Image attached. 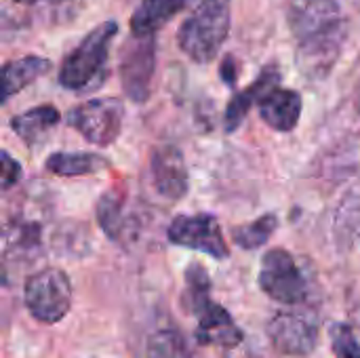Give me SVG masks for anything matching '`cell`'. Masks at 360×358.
I'll list each match as a JSON object with an SVG mask.
<instances>
[{
  "label": "cell",
  "mask_w": 360,
  "mask_h": 358,
  "mask_svg": "<svg viewBox=\"0 0 360 358\" xmlns=\"http://www.w3.org/2000/svg\"><path fill=\"white\" fill-rule=\"evenodd\" d=\"M287 21L297 44L300 72L310 78L327 76L348 38V19L338 0H291Z\"/></svg>",
  "instance_id": "cell-1"
},
{
  "label": "cell",
  "mask_w": 360,
  "mask_h": 358,
  "mask_svg": "<svg viewBox=\"0 0 360 358\" xmlns=\"http://www.w3.org/2000/svg\"><path fill=\"white\" fill-rule=\"evenodd\" d=\"M186 291L184 306L188 312L196 317V342L202 346H219V348H236L243 344L245 335L240 327L234 323L230 312L211 300V279L209 272L192 262L186 268Z\"/></svg>",
  "instance_id": "cell-2"
},
{
  "label": "cell",
  "mask_w": 360,
  "mask_h": 358,
  "mask_svg": "<svg viewBox=\"0 0 360 358\" xmlns=\"http://www.w3.org/2000/svg\"><path fill=\"white\" fill-rule=\"evenodd\" d=\"M232 27V0H200L177 30V44L196 63L213 61Z\"/></svg>",
  "instance_id": "cell-3"
},
{
  "label": "cell",
  "mask_w": 360,
  "mask_h": 358,
  "mask_svg": "<svg viewBox=\"0 0 360 358\" xmlns=\"http://www.w3.org/2000/svg\"><path fill=\"white\" fill-rule=\"evenodd\" d=\"M118 36V23L114 19H108L93 27L76 49H72L61 68H59V84L68 91H86L95 89L103 78L108 57H110V46L112 40Z\"/></svg>",
  "instance_id": "cell-4"
},
{
  "label": "cell",
  "mask_w": 360,
  "mask_h": 358,
  "mask_svg": "<svg viewBox=\"0 0 360 358\" xmlns=\"http://www.w3.org/2000/svg\"><path fill=\"white\" fill-rule=\"evenodd\" d=\"M23 302L38 323H59L72 308L70 276L61 268H44L32 274L23 287Z\"/></svg>",
  "instance_id": "cell-5"
},
{
  "label": "cell",
  "mask_w": 360,
  "mask_h": 358,
  "mask_svg": "<svg viewBox=\"0 0 360 358\" xmlns=\"http://www.w3.org/2000/svg\"><path fill=\"white\" fill-rule=\"evenodd\" d=\"M124 103L118 97H99L89 99L72 108L65 116V122L78 131L89 143L108 148L122 133Z\"/></svg>",
  "instance_id": "cell-6"
},
{
  "label": "cell",
  "mask_w": 360,
  "mask_h": 358,
  "mask_svg": "<svg viewBox=\"0 0 360 358\" xmlns=\"http://www.w3.org/2000/svg\"><path fill=\"white\" fill-rule=\"evenodd\" d=\"M259 289L274 302L297 306L308 298V281L295 257L285 249H270L262 257Z\"/></svg>",
  "instance_id": "cell-7"
},
{
  "label": "cell",
  "mask_w": 360,
  "mask_h": 358,
  "mask_svg": "<svg viewBox=\"0 0 360 358\" xmlns=\"http://www.w3.org/2000/svg\"><path fill=\"white\" fill-rule=\"evenodd\" d=\"M167 236L173 245L202 251L213 260H228L230 249L224 238L217 217L209 213L196 215H177L167 230Z\"/></svg>",
  "instance_id": "cell-8"
},
{
  "label": "cell",
  "mask_w": 360,
  "mask_h": 358,
  "mask_svg": "<svg viewBox=\"0 0 360 358\" xmlns=\"http://www.w3.org/2000/svg\"><path fill=\"white\" fill-rule=\"evenodd\" d=\"M120 82L124 95L135 103H146L152 91V78L156 70V38H137L122 49L120 59Z\"/></svg>",
  "instance_id": "cell-9"
},
{
  "label": "cell",
  "mask_w": 360,
  "mask_h": 358,
  "mask_svg": "<svg viewBox=\"0 0 360 358\" xmlns=\"http://www.w3.org/2000/svg\"><path fill=\"white\" fill-rule=\"evenodd\" d=\"M266 331L274 350L285 357H310L319 346V325L300 312H276Z\"/></svg>",
  "instance_id": "cell-10"
},
{
  "label": "cell",
  "mask_w": 360,
  "mask_h": 358,
  "mask_svg": "<svg viewBox=\"0 0 360 358\" xmlns=\"http://www.w3.org/2000/svg\"><path fill=\"white\" fill-rule=\"evenodd\" d=\"M150 173H152V184L162 198L175 203L188 194L190 177L179 148L169 143L154 148L150 154Z\"/></svg>",
  "instance_id": "cell-11"
},
{
  "label": "cell",
  "mask_w": 360,
  "mask_h": 358,
  "mask_svg": "<svg viewBox=\"0 0 360 358\" xmlns=\"http://www.w3.org/2000/svg\"><path fill=\"white\" fill-rule=\"evenodd\" d=\"M281 84V72H278V65H266L259 76L245 89V91H238L226 106V112H224V131L226 133H234L243 122L245 118L249 116L251 108L259 103V99L272 91L274 87Z\"/></svg>",
  "instance_id": "cell-12"
},
{
  "label": "cell",
  "mask_w": 360,
  "mask_h": 358,
  "mask_svg": "<svg viewBox=\"0 0 360 358\" xmlns=\"http://www.w3.org/2000/svg\"><path fill=\"white\" fill-rule=\"evenodd\" d=\"M302 108H304L302 95L293 89H281V87L268 91L257 103V112L262 120L270 129L281 133H289L300 124Z\"/></svg>",
  "instance_id": "cell-13"
},
{
  "label": "cell",
  "mask_w": 360,
  "mask_h": 358,
  "mask_svg": "<svg viewBox=\"0 0 360 358\" xmlns=\"http://www.w3.org/2000/svg\"><path fill=\"white\" fill-rule=\"evenodd\" d=\"M188 4L190 0H141L131 15V34L137 38L154 36Z\"/></svg>",
  "instance_id": "cell-14"
},
{
  "label": "cell",
  "mask_w": 360,
  "mask_h": 358,
  "mask_svg": "<svg viewBox=\"0 0 360 358\" xmlns=\"http://www.w3.org/2000/svg\"><path fill=\"white\" fill-rule=\"evenodd\" d=\"M59 122H61L59 110L51 103H42V106L30 108L21 114H15L8 124H11L13 133L25 146L32 148V146H38L40 141H44V135L49 131H53Z\"/></svg>",
  "instance_id": "cell-15"
},
{
  "label": "cell",
  "mask_w": 360,
  "mask_h": 358,
  "mask_svg": "<svg viewBox=\"0 0 360 358\" xmlns=\"http://www.w3.org/2000/svg\"><path fill=\"white\" fill-rule=\"evenodd\" d=\"M53 68L51 59L40 55H25L4 63L2 68V103H6L13 95L23 91L34 80L49 74Z\"/></svg>",
  "instance_id": "cell-16"
},
{
  "label": "cell",
  "mask_w": 360,
  "mask_h": 358,
  "mask_svg": "<svg viewBox=\"0 0 360 358\" xmlns=\"http://www.w3.org/2000/svg\"><path fill=\"white\" fill-rule=\"evenodd\" d=\"M42 247V228L34 219H13L4 228V255L32 260Z\"/></svg>",
  "instance_id": "cell-17"
},
{
  "label": "cell",
  "mask_w": 360,
  "mask_h": 358,
  "mask_svg": "<svg viewBox=\"0 0 360 358\" xmlns=\"http://www.w3.org/2000/svg\"><path fill=\"white\" fill-rule=\"evenodd\" d=\"M110 167V160L95 152H55L44 160V169L61 177L93 175Z\"/></svg>",
  "instance_id": "cell-18"
},
{
  "label": "cell",
  "mask_w": 360,
  "mask_h": 358,
  "mask_svg": "<svg viewBox=\"0 0 360 358\" xmlns=\"http://www.w3.org/2000/svg\"><path fill=\"white\" fill-rule=\"evenodd\" d=\"M97 222L101 230L112 238V241H124V236L131 232V222L129 215L124 213V198L118 192H105L97 200Z\"/></svg>",
  "instance_id": "cell-19"
},
{
  "label": "cell",
  "mask_w": 360,
  "mask_h": 358,
  "mask_svg": "<svg viewBox=\"0 0 360 358\" xmlns=\"http://www.w3.org/2000/svg\"><path fill=\"white\" fill-rule=\"evenodd\" d=\"M276 228H278V217L274 213H266V215L257 217L251 224L236 226L232 230V238L240 249L255 251V249L264 247L270 241V236L276 232Z\"/></svg>",
  "instance_id": "cell-20"
},
{
  "label": "cell",
  "mask_w": 360,
  "mask_h": 358,
  "mask_svg": "<svg viewBox=\"0 0 360 358\" xmlns=\"http://www.w3.org/2000/svg\"><path fill=\"white\" fill-rule=\"evenodd\" d=\"M146 358H194L177 329H160L148 338Z\"/></svg>",
  "instance_id": "cell-21"
},
{
  "label": "cell",
  "mask_w": 360,
  "mask_h": 358,
  "mask_svg": "<svg viewBox=\"0 0 360 358\" xmlns=\"http://www.w3.org/2000/svg\"><path fill=\"white\" fill-rule=\"evenodd\" d=\"M331 348L338 358H360V342L350 325L338 323L331 327Z\"/></svg>",
  "instance_id": "cell-22"
},
{
  "label": "cell",
  "mask_w": 360,
  "mask_h": 358,
  "mask_svg": "<svg viewBox=\"0 0 360 358\" xmlns=\"http://www.w3.org/2000/svg\"><path fill=\"white\" fill-rule=\"evenodd\" d=\"M0 184L2 190H11L19 179H21V165L8 154V152H0Z\"/></svg>",
  "instance_id": "cell-23"
},
{
  "label": "cell",
  "mask_w": 360,
  "mask_h": 358,
  "mask_svg": "<svg viewBox=\"0 0 360 358\" xmlns=\"http://www.w3.org/2000/svg\"><path fill=\"white\" fill-rule=\"evenodd\" d=\"M219 78L234 89L236 80H238V65H236V59L234 57H226L221 61V70H219Z\"/></svg>",
  "instance_id": "cell-24"
},
{
  "label": "cell",
  "mask_w": 360,
  "mask_h": 358,
  "mask_svg": "<svg viewBox=\"0 0 360 358\" xmlns=\"http://www.w3.org/2000/svg\"><path fill=\"white\" fill-rule=\"evenodd\" d=\"M51 6H57V8H68V6H78L80 0H49Z\"/></svg>",
  "instance_id": "cell-25"
},
{
  "label": "cell",
  "mask_w": 360,
  "mask_h": 358,
  "mask_svg": "<svg viewBox=\"0 0 360 358\" xmlns=\"http://www.w3.org/2000/svg\"><path fill=\"white\" fill-rule=\"evenodd\" d=\"M13 2H19V4H34V2H38V0H13Z\"/></svg>",
  "instance_id": "cell-26"
}]
</instances>
